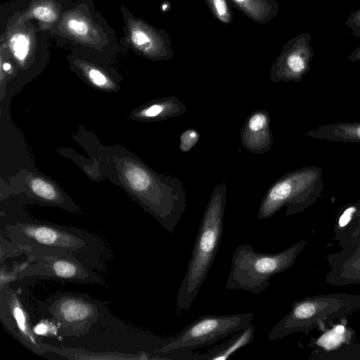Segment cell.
Instances as JSON below:
<instances>
[{
    "label": "cell",
    "instance_id": "44dd1931",
    "mask_svg": "<svg viewBox=\"0 0 360 360\" xmlns=\"http://www.w3.org/2000/svg\"><path fill=\"white\" fill-rule=\"evenodd\" d=\"M30 15L42 22H53L58 17L55 8L49 4L41 3L34 6L30 10Z\"/></svg>",
    "mask_w": 360,
    "mask_h": 360
},
{
    "label": "cell",
    "instance_id": "ffe728a7",
    "mask_svg": "<svg viewBox=\"0 0 360 360\" xmlns=\"http://www.w3.org/2000/svg\"><path fill=\"white\" fill-rule=\"evenodd\" d=\"M30 261L26 259L24 262L14 265L12 269H9L6 266L1 264V278H0V289L9 285V283L15 280L18 281V276L21 271L26 269L29 265Z\"/></svg>",
    "mask_w": 360,
    "mask_h": 360
},
{
    "label": "cell",
    "instance_id": "83f0119b",
    "mask_svg": "<svg viewBox=\"0 0 360 360\" xmlns=\"http://www.w3.org/2000/svg\"><path fill=\"white\" fill-rule=\"evenodd\" d=\"M2 68L4 70L7 71L9 70L11 68V65L8 63H4L2 65Z\"/></svg>",
    "mask_w": 360,
    "mask_h": 360
},
{
    "label": "cell",
    "instance_id": "cb8c5ba5",
    "mask_svg": "<svg viewBox=\"0 0 360 360\" xmlns=\"http://www.w3.org/2000/svg\"><path fill=\"white\" fill-rule=\"evenodd\" d=\"M87 75L91 82L98 87H106L110 86L108 77L99 70L94 68H89L86 70Z\"/></svg>",
    "mask_w": 360,
    "mask_h": 360
},
{
    "label": "cell",
    "instance_id": "ba28073f",
    "mask_svg": "<svg viewBox=\"0 0 360 360\" xmlns=\"http://www.w3.org/2000/svg\"><path fill=\"white\" fill-rule=\"evenodd\" d=\"M0 319L8 331L21 344L36 354L49 352V345L37 337L18 290L9 285L0 289Z\"/></svg>",
    "mask_w": 360,
    "mask_h": 360
},
{
    "label": "cell",
    "instance_id": "d4e9b609",
    "mask_svg": "<svg viewBox=\"0 0 360 360\" xmlns=\"http://www.w3.org/2000/svg\"><path fill=\"white\" fill-rule=\"evenodd\" d=\"M345 25L351 29L354 37L360 38V8L348 15Z\"/></svg>",
    "mask_w": 360,
    "mask_h": 360
},
{
    "label": "cell",
    "instance_id": "d6986e66",
    "mask_svg": "<svg viewBox=\"0 0 360 360\" xmlns=\"http://www.w3.org/2000/svg\"><path fill=\"white\" fill-rule=\"evenodd\" d=\"M65 25L68 32L79 39H86L91 33L90 25L82 18L70 17Z\"/></svg>",
    "mask_w": 360,
    "mask_h": 360
},
{
    "label": "cell",
    "instance_id": "30bf717a",
    "mask_svg": "<svg viewBox=\"0 0 360 360\" xmlns=\"http://www.w3.org/2000/svg\"><path fill=\"white\" fill-rule=\"evenodd\" d=\"M129 36L130 43L135 49L151 60H167L174 54L167 32L141 20L135 19L129 24Z\"/></svg>",
    "mask_w": 360,
    "mask_h": 360
},
{
    "label": "cell",
    "instance_id": "484cf974",
    "mask_svg": "<svg viewBox=\"0 0 360 360\" xmlns=\"http://www.w3.org/2000/svg\"><path fill=\"white\" fill-rule=\"evenodd\" d=\"M355 211L356 207H350L344 211L339 220V224L341 227L345 226L350 221Z\"/></svg>",
    "mask_w": 360,
    "mask_h": 360
},
{
    "label": "cell",
    "instance_id": "3957f363",
    "mask_svg": "<svg viewBox=\"0 0 360 360\" xmlns=\"http://www.w3.org/2000/svg\"><path fill=\"white\" fill-rule=\"evenodd\" d=\"M294 250L270 254L255 251L248 244L234 250L226 290H243L254 294L263 292L270 278L285 269L292 259Z\"/></svg>",
    "mask_w": 360,
    "mask_h": 360
},
{
    "label": "cell",
    "instance_id": "ac0fdd59",
    "mask_svg": "<svg viewBox=\"0 0 360 360\" xmlns=\"http://www.w3.org/2000/svg\"><path fill=\"white\" fill-rule=\"evenodd\" d=\"M213 17L221 23L228 25L233 20V13L228 0H205Z\"/></svg>",
    "mask_w": 360,
    "mask_h": 360
},
{
    "label": "cell",
    "instance_id": "5bb4252c",
    "mask_svg": "<svg viewBox=\"0 0 360 360\" xmlns=\"http://www.w3.org/2000/svg\"><path fill=\"white\" fill-rule=\"evenodd\" d=\"M255 328L251 323L236 333L225 342L201 354L202 360H226L237 350L248 345L254 340Z\"/></svg>",
    "mask_w": 360,
    "mask_h": 360
},
{
    "label": "cell",
    "instance_id": "603a6c76",
    "mask_svg": "<svg viewBox=\"0 0 360 360\" xmlns=\"http://www.w3.org/2000/svg\"><path fill=\"white\" fill-rule=\"evenodd\" d=\"M342 334L335 328L324 334L318 341V344L326 349H331L340 344L342 340Z\"/></svg>",
    "mask_w": 360,
    "mask_h": 360
},
{
    "label": "cell",
    "instance_id": "7402d4cb",
    "mask_svg": "<svg viewBox=\"0 0 360 360\" xmlns=\"http://www.w3.org/2000/svg\"><path fill=\"white\" fill-rule=\"evenodd\" d=\"M200 139L198 132L189 129L182 132L180 136L179 148L183 152H187L194 147Z\"/></svg>",
    "mask_w": 360,
    "mask_h": 360
},
{
    "label": "cell",
    "instance_id": "277c9868",
    "mask_svg": "<svg viewBox=\"0 0 360 360\" xmlns=\"http://www.w3.org/2000/svg\"><path fill=\"white\" fill-rule=\"evenodd\" d=\"M323 186L321 167L307 166L287 172L267 190L260 203L257 219L271 217L283 205L287 206L289 214L316 199Z\"/></svg>",
    "mask_w": 360,
    "mask_h": 360
},
{
    "label": "cell",
    "instance_id": "2e32d148",
    "mask_svg": "<svg viewBox=\"0 0 360 360\" xmlns=\"http://www.w3.org/2000/svg\"><path fill=\"white\" fill-rule=\"evenodd\" d=\"M8 46L15 58L22 63L30 53L31 39L28 34L17 31L9 37Z\"/></svg>",
    "mask_w": 360,
    "mask_h": 360
},
{
    "label": "cell",
    "instance_id": "9c48e42d",
    "mask_svg": "<svg viewBox=\"0 0 360 360\" xmlns=\"http://www.w3.org/2000/svg\"><path fill=\"white\" fill-rule=\"evenodd\" d=\"M311 36L304 32L289 39L272 65L269 79L274 82H300L311 70L314 53Z\"/></svg>",
    "mask_w": 360,
    "mask_h": 360
},
{
    "label": "cell",
    "instance_id": "8fae6325",
    "mask_svg": "<svg viewBox=\"0 0 360 360\" xmlns=\"http://www.w3.org/2000/svg\"><path fill=\"white\" fill-rule=\"evenodd\" d=\"M243 146L248 151L262 154L273 144L269 114L264 110L253 112L247 119L240 131Z\"/></svg>",
    "mask_w": 360,
    "mask_h": 360
},
{
    "label": "cell",
    "instance_id": "6da1fadb",
    "mask_svg": "<svg viewBox=\"0 0 360 360\" xmlns=\"http://www.w3.org/2000/svg\"><path fill=\"white\" fill-rule=\"evenodd\" d=\"M7 239L22 254L35 251H58L70 254L84 264L105 270L107 248L101 236L84 229L22 219L7 222L1 228Z\"/></svg>",
    "mask_w": 360,
    "mask_h": 360
},
{
    "label": "cell",
    "instance_id": "7c38bea8",
    "mask_svg": "<svg viewBox=\"0 0 360 360\" xmlns=\"http://www.w3.org/2000/svg\"><path fill=\"white\" fill-rule=\"evenodd\" d=\"M305 135L332 142L360 143V121L318 125L306 131Z\"/></svg>",
    "mask_w": 360,
    "mask_h": 360
},
{
    "label": "cell",
    "instance_id": "52a82bcc",
    "mask_svg": "<svg viewBox=\"0 0 360 360\" xmlns=\"http://www.w3.org/2000/svg\"><path fill=\"white\" fill-rule=\"evenodd\" d=\"M25 255L30 263L20 273L18 281L35 276L59 281L107 286L105 281L99 274L67 252L35 251Z\"/></svg>",
    "mask_w": 360,
    "mask_h": 360
},
{
    "label": "cell",
    "instance_id": "9a60e30c",
    "mask_svg": "<svg viewBox=\"0 0 360 360\" xmlns=\"http://www.w3.org/2000/svg\"><path fill=\"white\" fill-rule=\"evenodd\" d=\"M49 352L56 353L69 359H153L150 353L141 352L137 354L120 353H92L85 350L55 347L49 345Z\"/></svg>",
    "mask_w": 360,
    "mask_h": 360
},
{
    "label": "cell",
    "instance_id": "4fadbf2b",
    "mask_svg": "<svg viewBox=\"0 0 360 360\" xmlns=\"http://www.w3.org/2000/svg\"><path fill=\"white\" fill-rule=\"evenodd\" d=\"M232 7L259 24H265L278 13L279 6L275 0H228Z\"/></svg>",
    "mask_w": 360,
    "mask_h": 360
},
{
    "label": "cell",
    "instance_id": "7a4b0ae2",
    "mask_svg": "<svg viewBox=\"0 0 360 360\" xmlns=\"http://www.w3.org/2000/svg\"><path fill=\"white\" fill-rule=\"evenodd\" d=\"M226 190L224 181L219 183L205 208L186 271L178 290L176 316L190 309L217 256L223 236Z\"/></svg>",
    "mask_w": 360,
    "mask_h": 360
},
{
    "label": "cell",
    "instance_id": "e0dca14e",
    "mask_svg": "<svg viewBox=\"0 0 360 360\" xmlns=\"http://www.w3.org/2000/svg\"><path fill=\"white\" fill-rule=\"evenodd\" d=\"M30 185L33 193L39 199L53 203L63 202L55 187L47 181L40 178H32Z\"/></svg>",
    "mask_w": 360,
    "mask_h": 360
},
{
    "label": "cell",
    "instance_id": "8992f818",
    "mask_svg": "<svg viewBox=\"0 0 360 360\" xmlns=\"http://www.w3.org/2000/svg\"><path fill=\"white\" fill-rule=\"evenodd\" d=\"M42 310L56 323L62 338L87 334L102 316L103 307L87 294L59 292L42 304Z\"/></svg>",
    "mask_w": 360,
    "mask_h": 360
},
{
    "label": "cell",
    "instance_id": "4316f807",
    "mask_svg": "<svg viewBox=\"0 0 360 360\" xmlns=\"http://www.w3.org/2000/svg\"><path fill=\"white\" fill-rule=\"evenodd\" d=\"M347 59L351 62L360 61V46L355 48L347 56Z\"/></svg>",
    "mask_w": 360,
    "mask_h": 360
},
{
    "label": "cell",
    "instance_id": "5b68a950",
    "mask_svg": "<svg viewBox=\"0 0 360 360\" xmlns=\"http://www.w3.org/2000/svg\"><path fill=\"white\" fill-rule=\"evenodd\" d=\"M254 317V313L201 316L170 337L159 353L187 352L211 345L249 326Z\"/></svg>",
    "mask_w": 360,
    "mask_h": 360
}]
</instances>
